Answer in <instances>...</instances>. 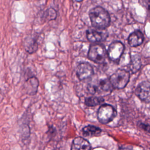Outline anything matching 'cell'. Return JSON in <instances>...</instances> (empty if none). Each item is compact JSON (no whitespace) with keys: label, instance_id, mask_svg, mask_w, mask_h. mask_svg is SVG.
Segmentation results:
<instances>
[{"label":"cell","instance_id":"obj_1","mask_svg":"<svg viewBox=\"0 0 150 150\" xmlns=\"http://www.w3.org/2000/svg\"><path fill=\"white\" fill-rule=\"evenodd\" d=\"M89 17L92 26L97 29L103 30L110 24L109 13L101 6L92 8L89 12Z\"/></svg>","mask_w":150,"mask_h":150},{"label":"cell","instance_id":"obj_2","mask_svg":"<svg viewBox=\"0 0 150 150\" xmlns=\"http://www.w3.org/2000/svg\"><path fill=\"white\" fill-rule=\"evenodd\" d=\"M129 73L124 69H118L110 77V81L114 88H124L128 83Z\"/></svg>","mask_w":150,"mask_h":150},{"label":"cell","instance_id":"obj_3","mask_svg":"<svg viewBox=\"0 0 150 150\" xmlns=\"http://www.w3.org/2000/svg\"><path fill=\"white\" fill-rule=\"evenodd\" d=\"M107 55L105 48L104 45L101 44H94L90 46L88 52V59L96 63H103Z\"/></svg>","mask_w":150,"mask_h":150},{"label":"cell","instance_id":"obj_4","mask_svg":"<svg viewBox=\"0 0 150 150\" xmlns=\"http://www.w3.org/2000/svg\"><path fill=\"white\" fill-rule=\"evenodd\" d=\"M116 115V110L112 105L104 104L101 105L98 110L97 118L101 124H106L111 122Z\"/></svg>","mask_w":150,"mask_h":150},{"label":"cell","instance_id":"obj_5","mask_svg":"<svg viewBox=\"0 0 150 150\" xmlns=\"http://www.w3.org/2000/svg\"><path fill=\"white\" fill-rule=\"evenodd\" d=\"M124 46L121 42H114L111 43L107 50V56L112 62H118L124 51Z\"/></svg>","mask_w":150,"mask_h":150},{"label":"cell","instance_id":"obj_6","mask_svg":"<svg viewBox=\"0 0 150 150\" xmlns=\"http://www.w3.org/2000/svg\"><path fill=\"white\" fill-rule=\"evenodd\" d=\"M135 94L142 101L146 103H150V82L141 83L135 90Z\"/></svg>","mask_w":150,"mask_h":150},{"label":"cell","instance_id":"obj_7","mask_svg":"<svg viewBox=\"0 0 150 150\" xmlns=\"http://www.w3.org/2000/svg\"><path fill=\"white\" fill-rule=\"evenodd\" d=\"M76 75L80 80H84L90 78L94 74L92 66L87 63L79 64L76 69Z\"/></svg>","mask_w":150,"mask_h":150},{"label":"cell","instance_id":"obj_8","mask_svg":"<svg viewBox=\"0 0 150 150\" xmlns=\"http://www.w3.org/2000/svg\"><path fill=\"white\" fill-rule=\"evenodd\" d=\"M103 30L88 29L86 32V36L88 41L92 43H97L104 40L107 37V33Z\"/></svg>","mask_w":150,"mask_h":150},{"label":"cell","instance_id":"obj_9","mask_svg":"<svg viewBox=\"0 0 150 150\" xmlns=\"http://www.w3.org/2000/svg\"><path fill=\"white\" fill-rule=\"evenodd\" d=\"M38 86V80L35 77H32L29 78L25 81L23 87L27 94L29 95H33L37 93Z\"/></svg>","mask_w":150,"mask_h":150},{"label":"cell","instance_id":"obj_10","mask_svg":"<svg viewBox=\"0 0 150 150\" xmlns=\"http://www.w3.org/2000/svg\"><path fill=\"white\" fill-rule=\"evenodd\" d=\"M91 145L90 143L82 137H76L74 139L71 150H90Z\"/></svg>","mask_w":150,"mask_h":150},{"label":"cell","instance_id":"obj_11","mask_svg":"<svg viewBox=\"0 0 150 150\" xmlns=\"http://www.w3.org/2000/svg\"><path fill=\"white\" fill-rule=\"evenodd\" d=\"M144 41V35L139 30H136L131 33L128 38V42L131 47H137L141 45Z\"/></svg>","mask_w":150,"mask_h":150},{"label":"cell","instance_id":"obj_12","mask_svg":"<svg viewBox=\"0 0 150 150\" xmlns=\"http://www.w3.org/2000/svg\"><path fill=\"white\" fill-rule=\"evenodd\" d=\"M25 50L30 54L33 53L38 50V44L36 40L32 36H27L23 42Z\"/></svg>","mask_w":150,"mask_h":150},{"label":"cell","instance_id":"obj_13","mask_svg":"<svg viewBox=\"0 0 150 150\" xmlns=\"http://www.w3.org/2000/svg\"><path fill=\"white\" fill-rule=\"evenodd\" d=\"M141 66V57L137 53L131 55L130 62L128 64V68L129 70L132 73H135L139 70Z\"/></svg>","mask_w":150,"mask_h":150},{"label":"cell","instance_id":"obj_14","mask_svg":"<svg viewBox=\"0 0 150 150\" xmlns=\"http://www.w3.org/2000/svg\"><path fill=\"white\" fill-rule=\"evenodd\" d=\"M83 134L87 137L98 136L101 132V129L94 125H87L83 128Z\"/></svg>","mask_w":150,"mask_h":150},{"label":"cell","instance_id":"obj_15","mask_svg":"<svg viewBox=\"0 0 150 150\" xmlns=\"http://www.w3.org/2000/svg\"><path fill=\"white\" fill-rule=\"evenodd\" d=\"M104 102L103 97L100 96H91L85 99L84 103L88 107H94Z\"/></svg>","mask_w":150,"mask_h":150},{"label":"cell","instance_id":"obj_16","mask_svg":"<svg viewBox=\"0 0 150 150\" xmlns=\"http://www.w3.org/2000/svg\"><path fill=\"white\" fill-rule=\"evenodd\" d=\"M56 11L53 8H49L45 13V17L47 21L54 20L56 18Z\"/></svg>","mask_w":150,"mask_h":150},{"label":"cell","instance_id":"obj_17","mask_svg":"<svg viewBox=\"0 0 150 150\" xmlns=\"http://www.w3.org/2000/svg\"><path fill=\"white\" fill-rule=\"evenodd\" d=\"M141 127L150 133V126L149 125H146L144 124H141Z\"/></svg>","mask_w":150,"mask_h":150},{"label":"cell","instance_id":"obj_18","mask_svg":"<svg viewBox=\"0 0 150 150\" xmlns=\"http://www.w3.org/2000/svg\"><path fill=\"white\" fill-rule=\"evenodd\" d=\"M147 10H148V14L150 16V0H148Z\"/></svg>","mask_w":150,"mask_h":150},{"label":"cell","instance_id":"obj_19","mask_svg":"<svg viewBox=\"0 0 150 150\" xmlns=\"http://www.w3.org/2000/svg\"><path fill=\"white\" fill-rule=\"evenodd\" d=\"M74 2H81L83 0H73Z\"/></svg>","mask_w":150,"mask_h":150}]
</instances>
